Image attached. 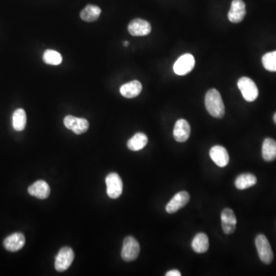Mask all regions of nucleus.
Listing matches in <instances>:
<instances>
[{
	"label": "nucleus",
	"instance_id": "f257e3e1",
	"mask_svg": "<svg viewBox=\"0 0 276 276\" xmlns=\"http://www.w3.org/2000/svg\"><path fill=\"white\" fill-rule=\"evenodd\" d=\"M205 105L211 116L222 118L225 115V106L222 97L216 89H212L208 91L205 97Z\"/></svg>",
	"mask_w": 276,
	"mask_h": 276
},
{
	"label": "nucleus",
	"instance_id": "f03ea898",
	"mask_svg": "<svg viewBox=\"0 0 276 276\" xmlns=\"http://www.w3.org/2000/svg\"><path fill=\"white\" fill-rule=\"evenodd\" d=\"M141 248L139 242L133 236H128L124 239L121 250V258L125 261L135 260L139 255Z\"/></svg>",
	"mask_w": 276,
	"mask_h": 276
},
{
	"label": "nucleus",
	"instance_id": "7ed1b4c3",
	"mask_svg": "<svg viewBox=\"0 0 276 276\" xmlns=\"http://www.w3.org/2000/svg\"><path fill=\"white\" fill-rule=\"evenodd\" d=\"M255 246L261 261L265 264H270L272 261L274 255L266 236L262 234L257 235L255 239Z\"/></svg>",
	"mask_w": 276,
	"mask_h": 276
},
{
	"label": "nucleus",
	"instance_id": "20e7f679",
	"mask_svg": "<svg viewBox=\"0 0 276 276\" xmlns=\"http://www.w3.org/2000/svg\"><path fill=\"white\" fill-rule=\"evenodd\" d=\"M238 87L242 92L244 99L248 102H252L258 98V90L255 82L249 78L242 77L238 81Z\"/></svg>",
	"mask_w": 276,
	"mask_h": 276
},
{
	"label": "nucleus",
	"instance_id": "39448f33",
	"mask_svg": "<svg viewBox=\"0 0 276 276\" xmlns=\"http://www.w3.org/2000/svg\"><path fill=\"white\" fill-rule=\"evenodd\" d=\"M107 186V193L111 199H117L123 192V182L119 175L111 173L105 179Z\"/></svg>",
	"mask_w": 276,
	"mask_h": 276
},
{
	"label": "nucleus",
	"instance_id": "423d86ee",
	"mask_svg": "<svg viewBox=\"0 0 276 276\" xmlns=\"http://www.w3.org/2000/svg\"><path fill=\"white\" fill-rule=\"evenodd\" d=\"M75 254L70 247H63L59 250L56 258L55 267L58 271H65L73 262Z\"/></svg>",
	"mask_w": 276,
	"mask_h": 276
},
{
	"label": "nucleus",
	"instance_id": "0eeeda50",
	"mask_svg": "<svg viewBox=\"0 0 276 276\" xmlns=\"http://www.w3.org/2000/svg\"><path fill=\"white\" fill-rule=\"evenodd\" d=\"M195 66V59L191 54H184L180 56L174 65L173 71L178 75H185L190 73Z\"/></svg>",
	"mask_w": 276,
	"mask_h": 276
},
{
	"label": "nucleus",
	"instance_id": "6e6552de",
	"mask_svg": "<svg viewBox=\"0 0 276 276\" xmlns=\"http://www.w3.org/2000/svg\"><path fill=\"white\" fill-rule=\"evenodd\" d=\"M64 124L68 129L71 130L76 134H84L89 128V121L86 119L76 118L72 115H68L65 118Z\"/></svg>",
	"mask_w": 276,
	"mask_h": 276
},
{
	"label": "nucleus",
	"instance_id": "1a4fd4ad",
	"mask_svg": "<svg viewBox=\"0 0 276 276\" xmlns=\"http://www.w3.org/2000/svg\"><path fill=\"white\" fill-rule=\"evenodd\" d=\"M189 201H190V195L187 192H179V193H176L174 196L170 199V202L167 203L166 206V211L170 214L175 213L179 209L184 207Z\"/></svg>",
	"mask_w": 276,
	"mask_h": 276
},
{
	"label": "nucleus",
	"instance_id": "9d476101",
	"mask_svg": "<svg viewBox=\"0 0 276 276\" xmlns=\"http://www.w3.org/2000/svg\"><path fill=\"white\" fill-rule=\"evenodd\" d=\"M246 14L245 4L242 0H232L228 18L231 23H239L243 20Z\"/></svg>",
	"mask_w": 276,
	"mask_h": 276
},
{
	"label": "nucleus",
	"instance_id": "9b49d317",
	"mask_svg": "<svg viewBox=\"0 0 276 276\" xmlns=\"http://www.w3.org/2000/svg\"><path fill=\"white\" fill-rule=\"evenodd\" d=\"M128 30L131 36H145L151 32V26L146 20L136 19L128 25Z\"/></svg>",
	"mask_w": 276,
	"mask_h": 276
},
{
	"label": "nucleus",
	"instance_id": "f8f14e48",
	"mask_svg": "<svg viewBox=\"0 0 276 276\" xmlns=\"http://www.w3.org/2000/svg\"><path fill=\"white\" fill-rule=\"evenodd\" d=\"M221 221L224 233L229 235L235 232L237 219L232 209L226 208L222 210L221 213Z\"/></svg>",
	"mask_w": 276,
	"mask_h": 276
},
{
	"label": "nucleus",
	"instance_id": "ddd939ff",
	"mask_svg": "<svg viewBox=\"0 0 276 276\" xmlns=\"http://www.w3.org/2000/svg\"><path fill=\"white\" fill-rule=\"evenodd\" d=\"M209 156L218 167H225L229 164V154L226 149L222 146L216 145L212 147L209 150Z\"/></svg>",
	"mask_w": 276,
	"mask_h": 276
},
{
	"label": "nucleus",
	"instance_id": "4468645a",
	"mask_svg": "<svg viewBox=\"0 0 276 276\" xmlns=\"http://www.w3.org/2000/svg\"><path fill=\"white\" fill-rule=\"evenodd\" d=\"M190 124L185 119H180L175 124L173 137L177 142L183 143L187 141L190 136Z\"/></svg>",
	"mask_w": 276,
	"mask_h": 276
},
{
	"label": "nucleus",
	"instance_id": "2eb2a0df",
	"mask_svg": "<svg viewBox=\"0 0 276 276\" xmlns=\"http://www.w3.org/2000/svg\"><path fill=\"white\" fill-rule=\"evenodd\" d=\"M26 243V238L21 232H16L9 235L4 240V245L10 252H17L23 248Z\"/></svg>",
	"mask_w": 276,
	"mask_h": 276
},
{
	"label": "nucleus",
	"instance_id": "dca6fc26",
	"mask_svg": "<svg viewBox=\"0 0 276 276\" xmlns=\"http://www.w3.org/2000/svg\"><path fill=\"white\" fill-rule=\"evenodd\" d=\"M28 192L31 196L45 199L50 194V187L44 180H38L29 187Z\"/></svg>",
	"mask_w": 276,
	"mask_h": 276
},
{
	"label": "nucleus",
	"instance_id": "f3484780",
	"mask_svg": "<svg viewBox=\"0 0 276 276\" xmlns=\"http://www.w3.org/2000/svg\"><path fill=\"white\" fill-rule=\"evenodd\" d=\"M142 91V85L138 81H132L124 84L120 89L121 95L124 98H134L138 96Z\"/></svg>",
	"mask_w": 276,
	"mask_h": 276
},
{
	"label": "nucleus",
	"instance_id": "a211bd4d",
	"mask_svg": "<svg viewBox=\"0 0 276 276\" xmlns=\"http://www.w3.org/2000/svg\"><path fill=\"white\" fill-rule=\"evenodd\" d=\"M209 243L207 235L203 232L196 234L192 241V248L196 253H204L209 249Z\"/></svg>",
	"mask_w": 276,
	"mask_h": 276
},
{
	"label": "nucleus",
	"instance_id": "6ab92c4d",
	"mask_svg": "<svg viewBox=\"0 0 276 276\" xmlns=\"http://www.w3.org/2000/svg\"><path fill=\"white\" fill-rule=\"evenodd\" d=\"M262 157L265 161L271 162L276 159V141L272 138H266L263 141L261 149Z\"/></svg>",
	"mask_w": 276,
	"mask_h": 276
},
{
	"label": "nucleus",
	"instance_id": "aec40b11",
	"mask_svg": "<svg viewBox=\"0 0 276 276\" xmlns=\"http://www.w3.org/2000/svg\"><path fill=\"white\" fill-rule=\"evenodd\" d=\"M257 178L252 173H242L235 179V186L239 190H245L256 184Z\"/></svg>",
	"mask_w": 276,
	"mask_h": 276
},
{
	"label": "nucleus",
	"instance_id": "412c9836",
	"mask_svg": "<svg viewBox=\"0 0 276 276\" xmlns=\"http://www.w3.org/2000/svg\"><path fill=\"white\" fill-rule=\"evenodd\" d=\"M148 142V138L144 133H137L128 141V147L132 151L142 150Z\"/></svg>",
	"mask_w": 276,
	"mask_h": 276
},
{
	"label": "nucleus",
	"instance_id": "4be33fe9",
	"mask_svg": "<svg viewBox=\"0 0 276 276\" xmlns=\"http://www.w3.org/2000/svg\"><path fill=\"white\" fill-rule=\"evenodd\" d=\"M102 13L100 7L94 5H88L81 12L80 17L82 20L88 23L96 21L99 18Z\"/></svg>",
	"mask_w": 276,
	"mask_h": 276
},
{
	"label": "nucleus",
	"instance_id": "5701e85b",
	"mask_svg": "<svg viewBox=\"0 0 276 276\" xmlns=\"http://www.w3.org/2000/svg\"><path fill=\"white\" fill-rule=\"evenodd\" d=\"M27 114L25 110L22 108L16 110L13 115V126L17 131H22L27 125Z\"/></svg>",
	"mask_w": 276,
	"mask_h": 276
},
{
	"label": "nucleus",
	"instance_id": "b1692460",
	"mask_svg": "<svg viewBox=\"0 0 276 276\" xmlns=\"http://www.w3.org/2000/svg\"><path fill=\"white\" fill-rule=\"evenodd\" d=\"M43 61L47 65L59 66L62 63V56L60 53L55 50L48 49L43 54Z\"/></svg>",
	"mask_w": 276,
	"mask_h": 276
},
{
	"label": "nucleus",
	"instance_id": "393cba45",
	"mask_svg": "<svg viewBox=\"0 0 276 276\" xmlns=\"http://www.w3.org/2000/svg\"><path fill=\"white\" fill-rule=\"evenodd\" d=\"M262 65L269 72H276V51L266 53L262 57Z\"/></svg>",
	"mask_w": 276,
	"mask_h": 276
},
{
	"label": "nucleus",
	"instance_id": "a878e982",
	"mask_svg": "<svg viewBox=\"0 0 276 276\" xmlns=\"http://www.w3.org/2000/svg\"><path fill=\"white\" fill-rule=\"evenodd\" d=\"M166 276H180L181 275V273L179 270L173 269L170 270V271H167L165 274Z\"/></svg>",
	"mask_w": 276,
	"mask_h": 276
},
{
	"label": "nucleus",
	"instance_id": "bb28decb",
	"mask_svg": "<svg viewBox=\"0 0 276 276\" xmlns=\"http://www.w3.org/2000/svg\"><path fill=\"white\" fill-rule=\"evenodd\" d=\"M128 45H129V43H128V42H127V41L124 42V46H126V47H127V46H128Z\"/></svg>",
	"mask_w": 276,
	"mask_h": 276
},
{
	"label": "nucleus",
	"instance_id": "cd10ccee",
	"mask_svg": "<svg viewBox=\"0 0 276 276\" xmlns=\"http://www.w3.org/2000/svg\"><path fill=\"white\" fill-rule=\"evenodd\" d=\"M273 120H274V122L276 124V113L274 115V117H273Z\"/></svg>",
	"mask_w": 276,
	"mask_h": 276
}]
</instances>
